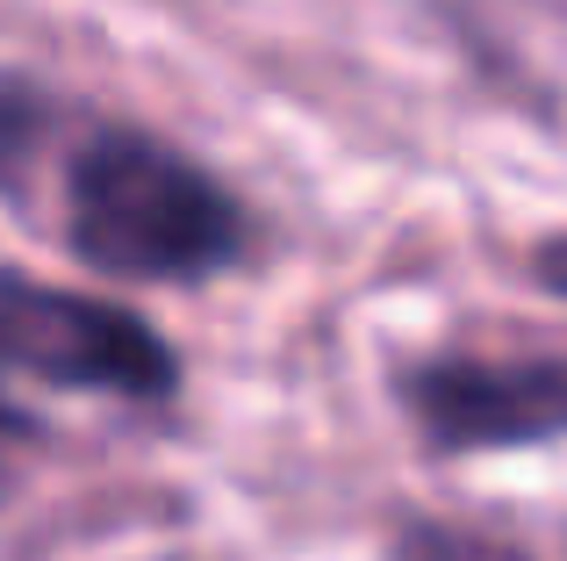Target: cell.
<instances>
[{"mask_svg":"<svg viewBox=\"0 0 567 561\" xmlns=\"http://www.w3.org/2000/svg\"><path fill=\"white\" fill-rule=\"evenodd\" d=\"M58 245L123 288H208L251 267L259 216L187 144L144 123H94L58 159Z\"/></svg>","mask_w":567,"mask_h":561,"instance_id":"obj_1","label":"cell"},{"mask_svg":"<svg viewBox=\"0 0 567 561\" xmlns=\"http://www.w3.org/2000/svg\"><path fill=\"white\" fill-rule=\"evenodd\" d=\"M395 410L416 432V447L439 461L467 453H532L567 439V353H474L431 346L395 367Z\"/></svg>","mask_w":567,"mask_h":561,"instance_id":"obj_2","label":"cell"},{"mask_svg":"<svg viewBox=\"0 0 567 561\" xmlns=\"http://www.w3.org/2000/svg\"><path fill=\"white\" fill-rule=\"evenodd\" d=\"M8 375L65 396H115L137 410H166L181 396V353L144 309L8 274Z\"/></svg>","mask_w":567,"mask_h":561,"instance_id":"obj_3","label":"cell"},{"mask_svg":"<svg viewBox=\"0 0 567 561\" xmlns=\"http://www.w3.org/2000/svg\"><path fill=\"white\" fill-rule=\"evenodd\" d=\"M388 561H539V554L496 526L445 519V511H402L388 526Z\"/></svg>","mask_w":567,"mask_h":561,"instance_id":"obj_4","label":"cell"},{"mask_svg":"<svg viewBox=\"0 0 567 561\" xmlns=\"http://www.w3.org/2000/svg\"><path fill=\"white\" fill-rule=\"evenodd\" d=\"M525 280L539 295H554V303H567V231H539L525 245Z\"/></svg>","mask_w":567,"mask_h":561,"instance_id":"obj_5","label":"cell"}]
</instances>
